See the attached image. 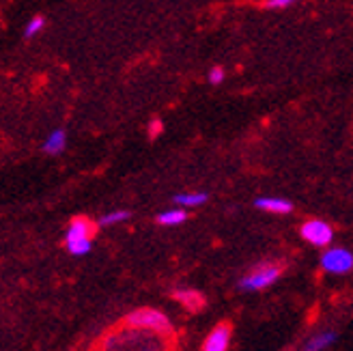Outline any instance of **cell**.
<instances>
[{"label": "cell", "instance_id": "obj_1", "mask_svg": "<svg viewBox=\"0 0 353 351\" xmlns=\"http://www.w3.org/2000/svg\"><path fill=\"white\" fill-rule=\"evenodd\" d=\"M101 351H168L166 337L140 328H121L110 332L101 343Z\"/></svg>", "mask_w": 353, "mask_h": 351}, {"label": "cell", "instance_id": "obj_2", "mask_svg": "<svg viewBox=\"0 0 353 351\" xmlns=\"http://www.w3.org/2000/svg\"><path fill=\"white\" fill-rule=\"evenodd\" d=\"M125 325L149 330V332H155V334H160V337H166V339H170L174 334L170 319L157 308H136V310H132L125 317Z\"/></svg>", "mask_w": 353, "mask_h": 351}, {"label": "cell", "instance_id": "obj_3", "mask_svg": "<svg viewBox=\"0 0 353 351\" xmlns=\"http://www.w3.org/2000/svg\"><path fill=\"white\" fill-rule=\"evenodd\" d=\"M95 222L88 220L84 216H78L69 222V229H67V235H65V245L67 250L76 254V257H82L91 250V243H93V237H95Z\"/></svg>", "mask_w": 353, "mask_h": 351}, {"label": "cell", "instance_id": "obj_4", "mask_svg": "<svg viewBox=\"0 0 353 351\" xmlns=\"http://www.w3.org/2000/svg\"><path fill=\"white\" fill-rule=\"evenodd\" d=\"M282 274V268L278 263H261L256 265L250 274H245L241 280H239V291H263L272 287L276 280L280 278Z\"/></svg>", "mask_w": 353, "mask_h": 351}, {"label": "cell", "instance_id": "obj_5", "mask_svg": "<svg viewBox=\"0 0 353 351\" xmlns=\"http://www.w3.org/2000/svg\"><path fill=\"white\" fill-rule=\"evenodd\" d=\"M299 233H302V237L316 245V248H327V245L332 243L334 239V231L332 226L323 220H308L302 224V229H299Z\"/></svg>", "mask_w": 353, "mask_h": 351}, {"label": "cell", "instance_id": "obj_6", "mask_svg": "<svg viewBox=\"0 0 353 351\" xmlns=\"http://www.w3.org/2000/svg\"><path fill=\"white\" fill-rule=\"evenodd\" d=\"M321 268L330 274H349L353 270V254L347 248H330L321 254Z\"/></svg>", "mask_w": 353, "mask_h": 351}, {"label": "cell", "instance_id": "obj_7", "mask_svg": "<svg viewBox=\"0 0 353 351\" xmlns=\"http://www.w3.org/2000/svg\"><path fill=\"white\" fill-rule=\"evenodd\" d=\"M231 334L233 328L231 323H218L214 330L209 332V337L203 343V351H228V345H231Z\"/></svg>", "mask_w": 353, "mask_h": 351}, {"label": "cell", "instance_id": "obj_8", "mask_svg": "<svg viewBox=\"0 0 353 351\" xmlns=\"http://www.w3.org/2000/svg\"><path fill=\"white\" fill-rule=\"evenodd\" d=\"M254 207L270 214H278V216H287L293 212V203L287 199H278V197H261L254 201Z\"/></svg>", "mask_w": 353, "mask_h": 351}, {"label": "cell", "instance_id": "obj_9", "mask_svg": "<svg viewBox=\"0 0 353 351\" xmlns=\"http://www.w3.org/2000/svg\"><path fill=\"white\" fill-rule=\"evenodd\" d=\"M172 297L192 312L203 310V306H205V297L196 289H176V291H172Z\"/></svg>", "mask_w": 353, "mask_h": 351}, {"label": "cell", "instance_id": "obj_10", "mask_svg": "<svg viewBox=\"0 0 353 351\" xmlns=\"http://www.w3.org/2000/svg\"><path fill=\"white\" fill-rule=\"evenodd\" d=\"M336 332L334 330H325V332H316L314 337H310L306 343H304V347H302V351H325L327 347H332L334 343H336Z\"/></svg>", "mask_w": 353, "mask_h": 351}, {"label": "cell", "instance_id": "obj_11", "mask_svg": "<svg viewBox=\"0 0 353 351\" xmlns=\"http://www.w3.org/2000/svg\"><path fill=\"white\" fill-rule=\"evenodd\" d=\"M65 147H67V132L63 128H59V130H52L50 132V136L43 140V147L41 149L48 155H61L65 151Z\"/></svg>", "mask_w": 353, "mask_h": 351}, {"label": "cell", "instance_id": "obj_12", "mask_svg": "<svg viewBox=\"0 0 353 351\" xmlns=\"http://www.w3.org/2000/svg\"><path fill=\"white\" fill-rule=\"evenodd\" d=\"M207 192H181V194H176L172 201L179 205V207H201L207 203Z\"/></svg>", "mask_w": 353, "mask_h": 351}, {"label": "cell", "instance_id": "obj_13", "mask_svg": "<svg viewBox=\"0 0 353 351\" xmlns=\"http://www.w3.org/2000/svg\"><path fill=\"white\" fill-rule=\"evenodd\" d=\"M188 220V212L183 207H176V209H168V212L157 216V224L162 226H179Z\"/></svg>", "mask_w": 353, "mask_h": 351}, {"label": "cell", "instance_id": "obj_14", "mask_svg": "<svg viewBox=\"0 0 353 351\" xmlns=\"http://www.w3.org/2000/svg\"><path fill=\"white\" fill-rule=\"evenodd\" d=\"M130 212L128 209H119V212H110V214H105V216H101L99 218V226H114V224H119V222H125V220H130Z\"/></svg>", "mask_w": 353, "mask_h": 351}, {"label": "cell", "instance_id": "obj_15", "mask_svg": "<svg viewBox=\"0 0 353 351\" xmlns=\"http://www.w3.org/2000/svg\"><path fill=\"white\" fill-rule=\"evenodd\" d=\"M46 26V17L43 15H34L28 20V24L24 26V39H32L34 34H39Z\"/></svg>", "mask_w": 353, "mask_h": 351}, {"label": "cell", "instance_id": "obj_16", "mask_svg": "<svg viewBox=\"0 0 353 351\" xmlns=\"http://www.w3.org/2000/svg\"><path fill=\"white\" fill-rule=\"evenodd\" d=\"M295 3L297 0H265V7L272 9V11H280V9H289Z\"/></svg>", "mask_w": 353, "mask_h": 351}, {"label": "cell", "instance_id": "obj_17", "mask_svg": "<svg viewBox=\"0 0 353 351\" xmlns=\"http://www.w3.org/2000/svg\"><path fill=\"white\" fill-rule=\"evenodd\" d=\"M224 78H226V74H224V69H222V67H214V69H211V72H209V76H207L209 84H214V86L222 84V82H224Z\"/></svg>", "mask_w": 353, "mask_h": 351}, {"label": "cell", "instance_id": "obj_18", "mask_svg": "<svg viewBox=\"0 0 353 351\" xmlns=\"http://www.w3.org/2000/svg\"><path fill=\"white\" fill-rule=\"evenodd\" d=\"M162 132H164V123H162L160 119H153V121L149 123V136H151V138H157Z\"/></svg>", "mask_w": 353, "mask_h": 351}]
</instances>
